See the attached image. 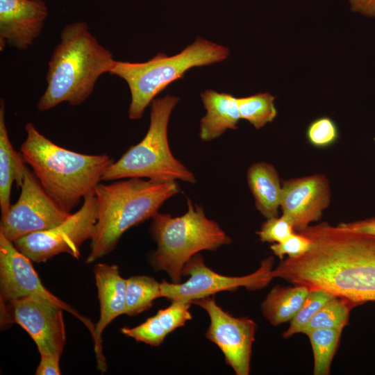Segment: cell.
Wrapping results in <instances>:
<instances>
[{
	"label": "cell",
	"mask_w": 375,
	"mask_h": 375,
	"mask_svg": "<svg viewBox=\"0 0 375 375\" xmlns=\"http://www.w3.org/2000/svg\"><path fill=\"white\" fill-rule=\"evenodd\" d=\"M299 233L310 240V249L281 260L272 271L273 278L325 291L354 306L375 301L374 235L326 222Z\"/></svg>",
	"instance_id": "obj_1"
},
{
	"label": "cell",
	"mask_w": 375,
	"mask_h": 375,
	"mask_svg": "<svg viewBox=\"0 0 375 375\" xmlns=\"http://www.w3.org/2000/svg\"><path fill=\"white\" fill-rule=\"evenodd\" d=\"M115 62L86 22L65 25L48 62L47 88L38 109L47 111L62 102L82 104L92 94L99 77L110 73Z\"/></svg>",
	"instance_id": "obj_2"
},
{
	"label": "cell",
	"mask_w": 375,
	"mask_h": 375,
	"mask_svg": "<svg viewBox=\"0 0 375 375\" xmlns=\"http://www.w3.org/2000/svg\"><path fill=\"white\" fill-rule=\"evenodd\" d=\"M26 138L20 152L46 192L64 210H72L94 192L114 161L106 153L83 154L56 144L34 124L25 126Z\"/></svg>",
	"instance_id": "obj_3"
},
{
	"label": "cell",
	"mask_w": 375,
	"mask_h": 375,
	"mask_svg": "<svg viewBox=\"0 0 375 375\" xmlns=\"http://www.w3.org/2000/svg\"><path fill=\"white\" fill-rule=\"evenodd\" d=\"M180 191L176 181L131 178L100 183L94 190L98 217L85 262L92 263L108 255L128 229L152 218Z\"/></svg>",
	"instance_id": "obj_4"
},
{
	"label": "cell",
	"mask_w": 375,
	"mask_h": 375,
	"mask_svg": "<svg viewBox=\"0 0 375 375\" xmlns=\"http://www.w3.org/2000/svg\"><path fill=\"white\" fill-rule=\"evenodd\" d=\"M188 210L181 216L158 212L151 219L150 233L157 248L150 258L152 267L165 271L172 283L181 281L187 261L201 251H216L231 243V238L203 208L186 197Z\"/></svg>",
	"instance_id": "obj_5"
},
{
	"label": "cell",
	"mask_w": 375,
	"mask_h": 375,
	"mask_svg": "<svg viewBox=\"0 0 375 375\" xmlns=\"http://www.w3.org/2000/svg\"><path fill=\"white\" fill-rule=\"evenodd\" d=\"M229 55L224 46L198 37L181 52L168 56L158 53L147 62L116 60L110 73L124 80L130 90L128 117L140 119L156 97L194 67L220 62Z\"/></svg>",
	"instance_id": "obj_6"
},
{
	"label": "cell",
	"mask_w": 375,
	"mask_h": 375,
	"mask_svg": "<svg viewBox=\"0 0 375 375\" xmlns=\"http://www.w3.org/2000/svg\"><path fill=\"white\" fill-rule=\"evenodd\" d=\"M178 101L179 97L169 94L152 101L146 135L107 167L102 181L140 178L155 181L178 180L196 183L194 174L173 156L169 145V120Z\"/></svg>",
	"instance_id": "obj_7"
},
{
	"label": "cell",
	"mask_w": 375,
	"mask_h": 375,
	"mask_svg": "<svg viewBox=\"0 0 375 375\" xmlns=\"http://www.w3.org/2000/svg\"><path fill=\"white\" fill-rule=\"evenodd\" d=\"M98 217L94 192L83 198L81 208L51 228L32 233L13 242L15 247L31 261L44 262L66 253L74 258L81 256L82 244L94 235Z\"/></svg>",
	"instance_id": "obj_8"
},
{
	"label": "cell",
	"mask_w": 375,
	"mask_h": 375,
	"mask_svg": "<svg viewBox=\"0 0 375 375\" xmlns=\"http://www.w3.org/2000/svg\"><path fill=\"white\" fill-rule=\"evenodd\" d=\"M274 258L262 260L254 272L243 276H228L212 271L206 264L203 258L197 253L185 264L183 275L190 277L184 283H160L161 297L171 301L191 303L195 300L210 297L222 291H234L240 287L249 290L262 289L273 279Z\"/></svg>",
	"instance_id": "obj_9"
},
{
	"label": "cell",
	"mask_w": 375,
	"mask_h": 375,
	"mask_svg": "<svg viewBox=\"0 0 375 375\" xmlns=\"http://www.w3.org/2000/svg\"><path fill=\"white\" fill-rule=\"evenodd\" d=\"M0 305L1 326L19 325L35 342L40 356L60 358L66 340L62 308L32 295Z\"/></svg>",
	"instance_id": "obj_10"
},
{
	"label": "cell",
	"mask_w": 375,
	"mask_h": 375,
	"mask_svg": "<svg viewBox=\"0 0 375 375\" xmlns=\"http://www.w3.org/2000/svg\"><path fill=\"white\" fill-rule=\"evenodd\" d=\"M20 189L17 202L11 204L6 217L1 219L0 233L12 242L28 234L54 227L72 214L46 192L28 167Z\"/></svg>",
	"instance_id": "obj_11"
},
{
	"label": "cell",
	"mask_w": 375,
	"mask_h": 375,
	"mask_svg": "<svg viewBox=\"0 0 375 375\" xmlns=\"http://www.w3.org/2000/svg\"><path fill=\"white\" fill-rule=\"evenodd\" d=\"M204 309L210 317L206 337L222 351L226 363L236 375H249L257 329L256 322L247 317H234L219 306L214 297L192 302Z\"/></svg>",
	"instance_id": "obj_12"
},
{
	"label": "cell",
	"mask_w": 375,
	"mask_h": 375,
	"mask_svg": "<svg viewBox=\"0 0 375 375\" xmlns=\"http://www.w3.org/2000/svg\"><path fill=\"white\" fill-rule=\"evenodd\" d=\"M29 295L44 298L78 318L94 340L95 326L91 321L49 291L42 283L31 260L0 233V303Z\"/></svg>",
	"instance_id": "obj_13"
},
{
	"label": "cell",
	"mask_w": 375,
	"mask_h": 375,
	"mask_svg": "<svg viewBox=\"0 0 375 375\" xmlns=\"http://www.w3.org/2000/svg\"><path fill=\"white\" fill-rule=\"evenodd\" d=\"M331 190L323 174L293 178L282 184L281 209L295 231L301 232L320 219L331 203Z\"/></svg>",
	"instance_id": "obj_14"
},
{
	"label": "cell",
	"mask_w": 375,
	"mask_h": 375,
	"mask_svg": "<svg viewBox=\"0 0 375 375\" xmlns=\"http://www.w3.org/2000/svg\"><path fill=\"white\" fill-rule=\"evenodd\" d=\"M48 16L44 0H0V51H24L40 35Z\"/></svg>",
	"instance_id": "obj_15"
},
{
	"label": "cell",
	"mask_w": 375,
	"mask_h": 375,
	"mask_svg": "<svg viewBox=\"0 0 375 375\" xmlns=\"http://www.w3.org/2000/svg\"><path fill=\"white\" fill-rule=\"evenodd\" d=\"M93 272L100 304V317L95 326L93 342L97 368L104 372L107 365L103 354L101 335L113 319L124 313L127 279L121 276L115 265L99 263Z\"/></svg>",
	"instance_id": "obj_16"
},
{
	"label": "cell",
	"mask_w": 375,
	"mask_h": 375,
	"mask_svg": "<svg viewBox=\"0 0 375 375\" xmlns=\"http://www.w3.org/2000/svg\"><path fill=\"white\" fill-rule=\"evenodd\" d=\"M206 114L200 121L199 136L209 142L227 129H236L241 119L237 97L225 92L207 90L200 94Z\"/></svg>",
	"instance_id": "obj_17"
},
{
	"label": "cell",
	"mask_w": 375,
	"mask_h": 375,
	"mask_svg": "<svg viewBox=\"0 0 375 375\" xmlns=\"http://www.w3.org/2000/svg\"><path fill=\"white\" fill-rule=\"evenodd\" d=\"M26 163L21 152L15 151L10 141L5 122V103H0V208L1 219L6 217L10 204L11 188L15 183L21 188Z\"/></svg>",
	"instance_id": "obj_18"
},
{
	"label": "cell",
	"mask_w": 375,
	"mask_h": 375,
	"mask_svg": "<svg viewBox=\"0 0 375 375\" xmlns=\"http://www.w3.org/2000/svg\"><path fill=\"white\" fill-rule=\"evenodd\" d=\"M247 179L257 210L266 219L278 216L282 184L275 167L263 161L255 162L249 167Z\"/></svg>",
	"instance_id": "obj_19"
},
{
	"label": "cell",
	"mask_w": 375,
	"mask_h": 375,
	"mask_svg": "<svg viewBox=\"0 0 375 375\" xmlns=\"http://www.w3.org/2000/svg\"><path fill=\"white\" fill-rule=\"evenodd\" d=\"M308 292L303 285L274 287L261 304L264 317L274 326L290 322Z\"/></svg>",
	"instance_id": "obj_20"
},
{
	"label": "cell",
	"mask_w": 375,
	"mask_h": 375,
	"mask_svg": "<svg viewBox=\"0 0 375 375\" xmlns=\"http://www.w3.org/2000/svg\"><path fill=\"white\" fill-rule=\"evenodd\" d=\"M161 297L160 283L149 276H133L127 278L125 315L134 316L149 309Z\"/></svg>",
	"instance_id": "obj_21"
},
{
	"label": "cell",
	"mask_w": 375,
	"mask_h": 375,
	"mask_svg": "<svg viewBox=\"0 0 375 375\" xmlns=\"http://www.w3.org/2000/svg\"><path fill=\"white\" fill-rule=\"evenodd\" d=\"M342 331L331 328H317L306 333L313 352L315 375H328L338 349Z\"/></svg>",
	"instance_id": "obj_22"
},
{
	"label": "cell",
	"mask_w": 375,
	"mask_h": 375,
	"mask_svg": "<svg viewBox=\"0 0 375 375\" xmlns=\"http://www.w3.org/2000/svg\"><path fill=\"white\" fill-rule=\"evenodd\" d=\"M275 97L269 92L237 98L240 118L248 121L256 129L273 122L277 115Z\"/></svg>",
	"instance_id": "obj_23"
},
{
	"label": "cell",
	"mask_w": 375,
	"mask_h": 375,
	"mask_svg": "<svg viewBox=\"0 0 375 375\" xmlns=\"http://www.w3.org/2000/svg\"><path fill=\"white\" fill-rule=\"evenodd\" d=\"M352 303L338 297L328 301L313 316L301 333L317 328H331L342 332L349 324Z\"/></svg>",
	"instance_id": "obj_24"
},
{
	"label": "cell",
	"mask_w": 375,
	"mask_h": 375,
	"mask_svg": "<svg viewBox=\"0 0 375 375\" xmlns=\"http://www.w3.org/2000/svg\"><path fill=\"white\" fill-rule=\"evenodd\" d=\"M334 295L319 290H309L300 309L290 321L288 328L283 333L284 338H288L297 333H301L316 312Z\"/></svg>",
	"instance_id": "obj_25"
},
{
	"label": "cell",
	"mask_w": 375,
	"mask_h": 375,
	"mask_svg": "<svg viewBox=\"0 0 375 375\" xmlns=\"http://www.w3.org/2000/svg\"><path fill=\"white\" fill-rule=\"evenodd\" d=\"M308 142L317 148L334 144L339 138V129L335 121L328 116L315 119L308 126L306 133Z\"/></svg>",
	"instance_id": "obj_26"
},
{
	"label": "cell",
	"mask_w": 375,
	"mask_h": 375,
	"mask_svg": "<svg viewBox=\"0 0 375 375\" xmlns=\"http://www.w3.org/2000/svg\"><path fill=\"white\" fill-rule=\"evenodd\" d=\"M121 332L136 341L144 342L153 347L160 346L167 333L163 328L157 315L148 318L141 324L133 327H123Z\"/></svg>",
	"instance_id": "obj_27"
},
{
	"label": "cell",
	"mask_w": 375,
	"mask_h": 375,
	"mask_svg": "<svg viewBox=\"0 0 375 375\" xmlns=\"http://www.w3.org/2000/svg\"><path fill=\"white\" fill-rule=\"evenodd\" d=\"M190 304L189 302L172 301L168 307L158 311L156 315L167 334L183 326L192 319L190 312Z\"/></svg>",
	"instance_id": "obj_28"
},
{
	"label": "cell",
	"mask_w": 375,
	"mask_h": 375,
	"mask_svg": "<svg viewBox=\"0 0 375 375\" xmlns=\"http://www.w3.org/2000/svg\"><path fill=\"white\" fill-rule=\"evenodd\" d=\"M289 219L282 215L281 217L267 218L257 232L260 241L265 242H281L294 233Z\"/></svg>",
	"instance_id": "obj_29"
},
{
	"label": "cell",
	"mask_w": 375,
	"mask_h": 375,
	"mask_svg": "<svg viewBox=\"0 0 375 375\" xmlns=\"http://www.w3.org/2000/svg\"><path fill=\"white\" fill-rule=\"evenodd\" d=\"M311 247V241L301 233H294L285 240L274 243L270 246L273 253L283 260L287 255L288 258H296L306 253Z\"/></svg>",
	"instance_id": "obj_30"
},
{
	"label": "cell",
	"mask_w": 375,
	"mask_h": 375,
	"mask_svg": "<svg viewBox=\"0 0 375 375\" xmlns=\"http://www.w3.org/2000/svg\"><path fill=\"white\" fill-rule=\"evenodd\" d=\"M60 358L40 356V361L36 369V375H60Z\"/></svg>",
	"instance_id": "obj_31"
},
{
	"label": "cell",
	"mask_w": 375,
	"mask_h": 375,
	"mask_svg": "<svg viewBox=\"0 0 375 375\" xmlns=\"http://www.w3.org/2000/svg\"><path fill=\"white\" fill-rule=\"evenodd\" d=\"M346 229L375 236V217L338 224Z\"/></svg>",
	"instance_id": "obj_32"
},
{
	"label": "cell",
	"mask_w": 375,
	"mask_h": 375,
	"mask_svg": "<svg viewBox=\"0 0 375 375\" xmlns=\"http://www.w3.org/2000/svg\"><path fill=\"white\" fill-rule=\"evenodd\" d=\"M351 12L375 17V0H349Z\"/></svg>",
	"instance_id": "obj_33"
},
{
	"label": "cell",
	"mask_w": 375,
	"mask_h": 375,
	"mask_svg": "<svg viewBox=\"0 0 375 375\" xmlns=\"http://www.w3.org/2000/svg\"><path fill=\"white\" fill-rule=\"evenodd\" d=\"M374 142H375V138H374Z\"/></svg>",
	"instance_id": "obj_34"
}]
</instances>
